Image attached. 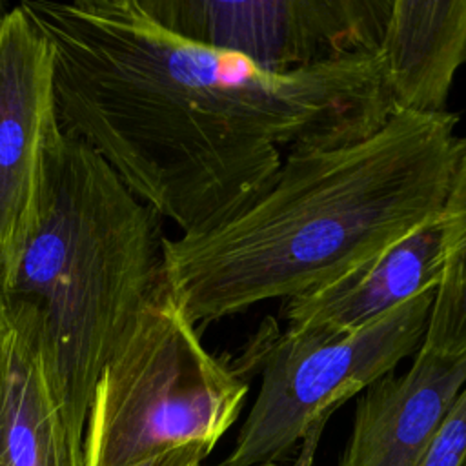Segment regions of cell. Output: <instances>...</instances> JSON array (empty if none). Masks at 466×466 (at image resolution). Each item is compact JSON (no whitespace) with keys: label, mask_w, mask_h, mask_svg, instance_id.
Segmentation results:
<instances>
[{"label":"cell","mask_w":466,"mask_h":466,"mask_svg":"<svg viewBox=\"0 0 466 466\" xmlns=\"http://www.w3.org/2000/svg\"><path fill=\"white\" fill-rule=\"evenodd\" d=\"M215 466H218V464H215ZM262 466H284V464H262Z\"/></svg>","instance_id":"obj_16"},{"label":"cell","mask_w":466,"mask_h":466,"mask_svg":"<svg viewBox=\"0 0 466 466\" xmlns=\"http://www.w3.org/2000/svg\"><path fill=\"white\" fill-rule=\"evenodd\" d=\"M215 446L217 444L204 442V441L186 442V444L158 451L129 466H202L204 459L215 450Z\"/></svg>","instance_id":"obj_14"},{"label":"cell","mask_w":466,"mask_h":466,"mask_svg":"<svg viewBox=\"0 0 466 466\" xmlns=\"http://www.w3.org/2000/svg\"><path fill=\"white\" fill-rule=\"evenodd\" d=\"M439 218L444 269L420 348L457 357L466 353V135L457 140L455 164Z\"/></svg>","instance_id":"obj_12"},{"label":"cell","mask_w":466,"mask_h":466,"mask_svg":"<svg viewBox=\"0 0 466 466\" xmlns=\"http://www.w3.org/2000/svg\"><path fill=\"white\" fill-rule=\"evenodd\" d=\"M7 7H5V4L4 2H0V27H2V24H4V18H5V15H7Z\"/></svg>","instance_id":"obj_15"},{"label":"cell","mask_w":466,"mask_h":466,"mask_svg":"<svg viewBox=\"0 0 466 466\" xmlns=\"http://www.w3.org/2000/svg\"><path fill=\"white\" fill-rule=\"evenodd\" d=\"M379 56L393 111L446 113L466 62V0H391Z\"/></svg>","instance_id":"obj_10"},{"label":"cell","mask_w":466,"mask_h":466,"mask_svg":"<svg viewBox=\"0 0 466 466\" xmlns=\"http://www.w3.org/2000/svg\"><path fill=\"white\" fill-rule=\"evenodd\" d=\"M169 33L286 71L379 51L391 0H137Z\"/></svg>","instance_id":"obj_6"},{"label":"cell","mask_w":466,"mask_h":466,"mask_svg":"<svg viewBox=\"0 0 466 466\" xmlns=\"http://www.w3.org/2000/svg\"><path fill=\"white\" fill-rule=\"evenodd\" d=\"M20 7L51 46L62 131L182 235L251 206L273 184L282 147L351 144L393 113L379 51L275 71L169 33L137 0Z\"/></svg>","instance_id":"obj_1"},{"label":"cell","mask_w":466,"mask_h":466,"mask_svg":"<svg viewBox=\"0 0 466 466\" xmlns=\"http://www.w3.org/2000/svg\"><path fill=\"white\" fill-rule=\"evenodd\" d=\"M466 457V384L442 419L420 466H461Z\"/></svg>","instance_id":"obj_13"},{"label":"cell","mask_w":466,"mask_h":466,"mask_svg":"<svg viewBox=\"0 0 466 466\" xmlns=\"http://www.w3.org/2000/svg\"><path fill=\"white\" fill-rule=\"evenodd\" d=\"M442 269V224L435 215L339 280L282 300V329L315 339L359 331L413 297L435 291Z\"/></svg>","instance_id":"obj_9"},{"label":"cell","mask_w":466,"mask_h":466,"mask_svg":"<svg viewBox=\"0 0 466 466\" xmlns=\"http://www.w3.org/2000/svg\"><path fill=\"white\" fill-rule=\"evenodd\" d=\"M160 218L82 138L60 127L49 140L35 222L0 286V319L35 348L80 450L106 362L164 289Z\"/></svg>","instance_id":"obj_3"},{"label":"cell","mask_w":466,"mask_h":466,"mask_svg":"<svg viewBox=\"0 0 466 466\" xmlns=\"http://www.w3.org/2000/svg\"><path fill=\"white\" fill-rule=\"evenodd\" d=\"M248 391L249 382L206 350L164 288L96 380L82 466H129L186 442L217 444Z\"/></svg>","instance_id":"obj_4"},{"label":"cell","mask_w":466,"mask_h":466,"mask_svg":"<svg viewBox=\"0 0 466 466\" xmlns=\"http://www.w3.org/2000/svg\"><path fill=\"white\" fill-rule=\"evenodd\" d=\"M0 326H2V319H0Z\"/></svg>","instance_id":"obj_18"},{"label":"cell","mask_w":466,"mask_h":466,"mask_svg":"<svg viewBox=\"0 0 466 466\" xmlns=\"http://www.w3.org/2000/svg\"><path fill=\"white\" fill-rule=\"evenodd\" d=\"M457 115L393 111L344 146L288 151L231 220L162 242L164 288L195 326L317 291L441 213Z\"/></svg>","instance_id":"obj_2"},{"label":"cell","mask_w":466,"mask_h":466,"mask_svg":"<svg viewBox=\"0 0 466 466\" xmlns=\"http://www.w3.org/2000/svg\"><path fill=\"white\" fill-rule=\"evenodd\" d=\"M461 466H466V457H464V461H462V464Z\"/></svg>","instance_id":"obj_17"},{"label":"cell","mask_w":466,"mask_h":466,"mask_svg":"<svg viewBox=\"0 0 466 466\" xmlns=\"http://www.w3.org/2000/svg\"><path fill=\"white\" fill-rule=\"evenodd\" d=\"M435 291H426L359 331L315 339L271 324L233 364L260 386L231 451L218 466H313L331 415L422 346Z\"/></svg>","instance_id":"obj_5"},{"label":"cell","mask_w":466,"mask_h":466,"mask_svg":"<svg viewBox=\"0 0 466 466\" xmlns=\"http://www.w3.org/2000/svg\"><path fill=\"white\" fill-rule=\"evenodd\" d=\"M58 131L51 46L18 4L0 27V286L35 222Z\"/></svg>","instance_id":"obj_7"},{"label":"cell","mask_w":466,"mask_h":466,"mask_svg":"<svg viewBox=\"0 0 466 466\" xmlns=\"http://www.w3.org/2000/svg\"><path fill=\"white\" fill-rule=\"evenodd\" d=\"M0 466H82L35 348L0 326Z\"/></svg>","instance_id":"obj_11"},{"label":"cell","mask_w":466,"mask_h":466,"mask_svg":"<svg viewBox=\"0 0 466 466\" xmlns=\"http://www.w3.org/2000/svg\"><path fill=\"white\" fill-rule=\"evenodd\" d=\"M464 384L466 353L419 348L406 371H391L359 395L335 466H420Z\"/></svg>","instance_id":"obj_8"}]
</instances>
